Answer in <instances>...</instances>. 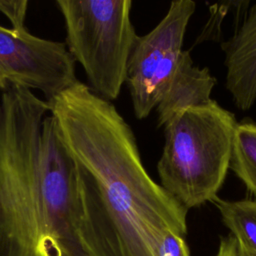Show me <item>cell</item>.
I'll return each mask as SVG.
<instances>
[{"label": "cell", "mask_w": 256, "mask_h": 256, "mask_svg": "<svg viewBox=\"0 0 256 256\" xmlns=\"http://www.w3.org/2000/svg\"><path fill=\"white\" fill-rule=\"evenodd\" d=\"M240 248H241V247H240ZM241 252H242V256H256V254L250 253V252H248V251H246V250H244V249H242V248H241Z\"/></svg>", "instance_id": "5bb4252c"}, {"label": "cell", "mask_w": 256, "mask_h": 256, "mask_svg": "<svg viewBox=\"0 0 256 256\" xmlns=\"http://www.w3.org/2000/svg\"><path fill=\"white\" fill-rule=\"evenodd\" d=\"M237 123L232 112L213 100L179 113L163 126L160 185L187 211L218 196L230 168Z\"/></svg>", "instance_id": "7a4b0ae2"}, {"label": "cell", "mask_w": 256, "mask_h": 256, "mask_svg": "<svg viewBox=\"0 0 256 256\" xmlns=\"http://www.w3.org/2000/svg\"><path fill=\"white\" fill-rule=\"evenodd\" d=\"M27 0H0V12L4 14L16 31L26 30L25 20L28 11Z\"/></svg>", "instance_id": "30bf717a"}, {"label": "cell", "mask_w": 256, "mask_h": 256, "mask_svg": "<svg viewBox=\"0 0 256 256\" xmlns=\"http://www.w3.org/2000/svg\"><path fill=\"white\" fill-rule=\"evenodd\" d=\"M158 256H190L184 237L168 232L160 244Z\"/></svg>", "instance_id": "8fae6325"}, {"label": "cell", "mask_w": 256, "mask_h": 256, "mask_svg": "<svg viewBox=\"0 0 256 256\" xmlns=\"http://www.w3.org/2000/svg\"><path fill=\"white\" fill-rule=\"evenodd\" d=\"M216 256H242L237 239L231 234L227 237H222Z\"/></svg>", "instance_id": "7c38bea8"}, {"label": "cell", "mask_w": 256, "mask_h": 256, "mask_svg": "<svg viewBox=\"0 0 256 256\" xmlns=\"http://www.w3.org/2000/svg\"><path fill=\"white\" fill-rule=\"evenodd\" d=\"M230 169L256 196V123L250 119L236 125Z\"/></svg>", "instance_id": "9c48e42d"}, {"label": "cell", "mask_w": 256, "mask_h": 256, "mask_svg": "<svg viewBox=\"0 0 256 256\" xmlns=\"http://www.w3.org/2000/svg\"><path fill=\"white\" fill-rule=\"evenodd\" d=\"M47 102L75 166L94 256H158L168 232L186 235L188 211L150 177L112 102L81 81Z\"/></svg>", "instance_id": "6da1fadb"}, {"label": "cell", "mask_w": 256, "mask_h": 256, "mask_svg": "<svg viewBox=\"0 0 256 256\" xmlns=\"http://www.w3.org/2000/svg\"><path fill=\"white\" fill-rule=\"evenodd\" d=\"M195 6L192 0L172 1L163 19L136 41L128 61L126 83L134 114L140 120L157 108L168 89Z\"/></svg>", "instance_id": "277c9868"}, {"label": "cell", "mask_w": 256, "mask_h": 256, "mask_svg": "<svg viewBox=\"0 0 256 256\" xmlns=\"http://www.w3.org/2000/svg\"><path fill=\"white\" fill-rule=\"evenodd\" d=\"M75 60L64 42L37 37L28 29L0 25V90H37L50 101L79 80Z\"/></svg>", "instance_id": "5b68a950"}, {"label": "cell", "mask_w": 256, "mask_h": 256, "mask_svg": "<svg viewBox=\"0 0 256 256\" xmlns=\"http://www.w3.org/2000/svg\"><path fill=\"white\" fill-rule=\"evenodd\" d=\"M212 203L219 210L224 225L240 247L256 254V200L228 201L218 196Z\"/></svg>", "instance_id": "ba28073f"}, {"label": "cell", "mask_w": 256, "mask_h": 256, "mask_svg": "<svg viewBox=\"0 0 256 256\" xmlns=\"http://www.w3.org/2000/svg\"><path fill=\"white\" fill-rule=\"evenodd\" d=\"M66 29V46L99 97L116 100L127 79L138 39L131 0H57Z\"/></svg>", "instance_id": "3957f363"}, {"label": "cell", "mask_w": 256, "mask_h": 256, "mask_svg": "<svg viewBox=\"0 0 256 256\" xmlns=\"http://www.w3.org/2000/svg\"><path fill=\"white\" fill-rule=\"evenodd\" d=\"M221 47L227 71L225 87L235 106L247 111L256 101V3L239 29Z\"/></svg>", "instance_id": "8992f818"}, {"label": "cell", "mask_w": 256, "mask_h": 256, "mask_svg": "<svg viewBox=\"0 0 256 256\" xmlns=\"http://www.w3.org/2000/svg\"><path fill=\"white\" fill-rule=\"evenodd\" d=\"M0 256H9V243L7 235L6 217L0 187Z\"/></svg>", "instance_id": "4fadbf2b"}, {"label": "cell", "mask_w": 256, "mask_h": 256, "mask_svg": "<svg viewBox=\"0 0 256 256\" xmlns=\"http://www.w3.org/2000/svg\"><path fill=\"white\" fill-rule=\"evenodd\" d=\"M216 79L207 67L193 64L190 50H183L168 89L157 106L158 125L164 126L179 113L211 103V91Z\"/></svg>", "instance_id": "52a82bcc"}]
</instances>
